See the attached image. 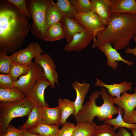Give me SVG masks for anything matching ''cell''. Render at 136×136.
<instances>
[{
    "instance_id": "6da1fadb",
    "label": "cell",
    "mask_w": 136,
    "mask_h": 136,
    "mask_svg": "<svg viewBox=\"0 0 136 136\" xmlns=\"http://www.w3.org/2000/svg\"><path fill=\"white\" fill-rule=\"evenodd\" d=\"M25 15L8 0L0 3V52H13L22 46L30 28Z\"/></svg>"
},
{
    "instance_id": "7a4b0ae2",
    "label": "cell",
    "mask_w": 136,
    "mask_h": 136,
    "mask_svg": "<svg viewBox=\"0 0 136 136\" xmlns=\"http://www.w3.org/2000/svg\"><path fill=\"white\" fill-rule=\"evenodd\" d=\"M136 35V14L130 13H112L108 25L98 32L92 48L109 42L117 50L127 48Z\"/></svg>"
},
{
    "instance_id": "3957f363",
    "label": "cell",
    "mask_w": 136,
    "mask_h": 136,
    "mask_svg": "<svg viewBox=\"0 0 136 136\" xmlns=\"http://www.w3.org/2000/svg\"><path fill=\"white\" fill-rule=\"evenodd\" d=\"M111 97L105 88H101L99 92L94 91L82 109L74 116L75 120L77 122L93 124V120L95 117L100 121L112 118L114 115L118 114L119 109L112 103Z\"/></svg>"
},
{
    "instance_id": "277c9868",
    "label": "cell",
    "mask_w": 136,
    "mask_h": 136,
    "mask_svg": "<svg viewBox=\"0 0 136 136\" xmlns=\"http://www.w3.org/2000/svg\"><path fill=\"white\" fill-rule=\"evenodd\" d=\"M35 105L27 97L19 101L5 103L0 101V135L4 134L12 120L28 116Z\"/></svg>"
},
{
    "instance_id": "5b68a950",
    "label": "cell",
    "mask_w": 136,
    "mask_h": 136,
    "mask_svg": "<svg viewBox=\"0 0 136 136\" xmlns=\"http://www.w3.org/2000/svg\"><path fill=\"white\" fill-rule=\"evenodd\" d=\"M50 0L28 1V11L32 19L31 33L36 38L45 41L47 32L45 12Z\"/></svg>"
},
{
    "instance_id": "8992f818",
    "label": "cell",
    "mask_w": 136,
    "mask_h": 136,
    "mask_svg": "<svg viewBox=\"0 0 136 136\" xmlns=\"http://www.w3.org/2000/svg\"><path fill=\"white\" fill-rule=\"evenodd\" d=\"M29 70L25 75L21 76L14 86L19 89L26 96L30 93L36 83L37 79L44 76V72L39 64L35 62L29 65Z\"/></svg>"
},
{
    "instance_id": "52a82bcc",
    "label": "cell",
    "mask_w": 136,
    "mask_h": 136,
    "mask_svg": "<svg viewBox=\"0 0 136 136\" xmlns=\"http://www.w3.org/2000/svg\"><path fill=\"white\" fill-rule=\"evenodd\" d=\"M74 19L78 21L87 31L93 35V43L96 41V35L106 26L100 19L92 11L87 13H77Z\"/></svg>"
},
{
    "instance_id": "ba28073f",
    "label": "cell",
    "mask_w": 136,
    "mask_h": 136,
    "mask_svg": "<svg viewBox=\"0 0 136 136\" xmlns=\"http://www.w3.org/2000/svg\"><path fill=\"white\" fill-rule=\"evenodd\" d=\"M43 51L39 44L32 42L24 49L13 52L11 55L13 62L28 66L33 58L42 54Z\"/></svg>"
},
{
    "instance_id": "9c48e42d",
    "label": "cell",
    "mask_w": 136,
    "mask_h": 136,
    "mask_svg": "<svg viewBox=\"0 0 136 136\" xmlns=\"http://www.w3.org/2000/svg\"><path fill=\"white\" fill-rule=\"evenodd\" d=\"M34 61L43 69L44 76L50 82V87L55 89V84H59L58 75L53 59L48 54L44 53L35 57Z\"/></svg>"
},
{
    "instance_id": "30bf717a",
    "label": "cell",
    "mask_w": 136,
    "mask_h": 136,
    "mask_svg": "<svg viewBox=\"0 0 136 136\" xmlns=\"http://www.w3.org/2000/svg\"><path fill=\"white\" fill-rule=\"evenodd\" d=\"M134 93L132 94H129L124 91L120 97L111 98V101L114 104L117 105L118 107L123 110V119L126 122H127L136 108V86L134 88Z\"/></svg>"
},
{
    "instance_id": "8fae6325",
    "label": "cell",
    "mask_w": 136,
    "mask_h": 136,
    "mask_svg": "<svg viewBox=\"0 0 136 136\" xmlns=\"http://www.w3.org/2000/svg\"><path fill=\"white\" fill-rule=\"evenodd\" d=\"M50 85V82L44 76L38 78L26 97L28 98L35 106L41 108L49 107V105L45 100L44 93L46 88Z\"/></svg>"
},
{
    "instance_id": "7c38bea8",
    "label": "cell",
    "mask_w": 136,
    "mask_h": 136,
    "mask_svg": "<svg viewBox=\"0 0 136 136\" xmlns=\"http://www.w3.org/2000/svg\"><path fill=\"white\" fill-rule=\"evenodd\" d=\"M93 38V34L88 31L76 33L73 36L71 42L66 44L63 49L67 52H80L88 46Z\"/></svg>"
},
{
    "instance_id": "4fadbf2b",
    "label": "cell",
    "mask_w": 136,
    "mask_h": 136,
    "mask_svg": "<svg viewBox=\"0 0 136 136\" xmlns=\"http://www.w3.org/2000/svg\"><path fill=\"white\" fill-rule=\"evenodd\" d=\"M103 52L107 58V64L112 69L116 70L118 66V62L121 61L128 66L132 65L133 63L123 58L117 50L112 47L109 42H105L98 47Z\"/></svg>"
},
{
    "instance_id": "5bb4252c",
    "label": "cell",
    "mask_w": 136,
    "mask_h": 136,
    "mask_svg": "<svg viewBox=\"0 0 136 136\" xmlns=\"http://www.w3.org/2000/svg\"><path fill=\"white\" fill-rule=\"evenodd\" d=\"M91 11L97 15L106 26L110 22L111 13L110 8L112 0H91Z\"/></svg>"
},
{
    "instance_id": "9a60e30c",
    "label": "cell",
    "mask_w": 136,
    "mask_h": 136,
    "mask_svg": "<svg viewBox=\"0 0 136 136\" xmlns=\"http://www.w3.org/2000/svg\"><path fill=\"white\" fill-rule=\"evenodd\" d=\"M61 23L67 44L71 42L76 33L87 31L77 21L67 17L63 16Z\"/></svg>"
},
{
    "instance_id": "2e32d148",
    "label": "cell",
    "mask_w": 136,
    "mask_h": 136,
    "mask_svg": "<svg viewBox=\"0 0 136 136\" xmlns=\"http://www.w3.org/2000/svg\"><path fill=\"white\" fill-rule=\"evenodd\" d=\"M96 81L95 83V86L107 89L109 94L112 98L120 97L123 92L131 90L132 87V83L126 81L119 83L111 85L106 84L97 78Z\"/></svg>"
},
{
    "instance_id": "e0dca14e",
    "label": "cell",
    "mask_w": 136,
    "mask_h": 136,
    "mask_svg": "<svg viewBox=\"0 0 136 136\" xmlns=\"http://www.w3.org/2000/svg\"><path fill=\"white\" fill-rule=\"evenodd\" d=\"M71 86L75 90L76 95V99L74 101L75 108V111L73 114L74 116L76 115L83 108V104L90 84L85 83V81L81 83L75 81L72 84Z\"/></svg>"
},
{
    "instance_id": "ac0fdd59",
    "label": "cell",
    "mask_w": 136,
    "mask_h": 136,
    "mask_svg": "<svg viewBox=\"0 0 136 136\" xmlns=\"http://www.w3.org/2000/svg\"><path fill=\"white\" fill-rule=\"evenodd\" d=\"M53 1L50 0L45 10V21L47 29L52 24L61 22L63 16Z\"/></svg>"
},
{
    "instance_id": "d6986e66",
    "label": "cell",
    "mask_w": 136,
    "mask_h": 136,
    "mask_svg": "<svg viewBox=\"0 0 136 136\" xmlns=\"http://www.w3.org/2000/svg\"><path fill=\"white\" fill-rule=\"evenodd\" d=\"M112 13H130L136 14V0H112Z\"/></svg>"
},
{
    "instance_id": "ffe728a7",
    "label": "cell",
    "mask_w": 136,
    "mask_h": 136,
    "mask_svg": "<svg viewBox=\"0 0 136 136\" xmlns=\"http://www.w3.org/2000/svg\"><path fill=\"white\" fill-rule=\"evenodd\" d=\"M26 97L25 95L15 87L11 88H0V101L5 103H14Z\"/></svg>"
},
{
    "instance_id": "44dd1931",
    "label": "cell",
    "mask_w": 136,
    "mask_h": 136,
    "mask_svg": "<svg viewBox=\"0 0 136 136\" xmlns=\"http://www.w3.org/2000/svg\"><path fill=\"white\" fill-rule=\"evenodd\" d=\"M41 109L43 123L60 126L61 112L59 106L54 108L46 107Z\"/></svg>"
},
{
    "instance_id": "7402d4cb",
    "label": "cell",
    "mask_w": 136,
    "mask_h": 136,
    "mask_svg": "<svg viewBox=\"0 0 136 136\" xmlns=\"http://www.w3.org/2000/svg\"><path fill=\"white\" fill-rule=\"evenodd\" d=\"M27 120L21 127L24 130H28L34 128L43 123L41 108L35 106L29 114Z\"/></svg>"
},
{
    "instance_id": "603a6c76",
    "label": "cell",
    "mask_w": 136,
    "mask_h": 136,
    "mask_svg": "<svg viewBox=\"0 0 136 136\" xmlns=\"http://www.w3.org/2000/svg\"><path fill=\"white\" fill-rule=\"evenodd\" d=\"M58 106L61 112V120L60 126L62 125L66 122L67 118L71 114L73 115L75 111L74 102L67 98L62 99L59 97L58 99Z\"/></svg>"
},
{
    "instance_id": "cb8c5ba5",
    "label": "cell",
    "mask_w": 136,
    "mask_h": 136,
    "mask_svg": "<svg viewBox=\"0 0 136 136\" xmlns=\"http://www.w3.org/2000/svg\"><path fill=\"white\" fill-rule=\"evenodd\" d=\"M55 125L42 123L37 127L28 130L33 133L38 134L41 136H58L59 129Z\"/></svg>"
},
{
    "instance_id": "d4e9b609",
    "label": "cell",
    "mask_w": 136,
    "mask_h": 136,
    "mask_svg": "<svg viewBox=\"0 0 136 136\" xmlns=\"http://www.w3.org/2000/svg\"><path fill=\"white\" fill-rule=\"evenodd\" d=\"M97 126L95 123L77 122L72 136H92Z\"/></svg>"
},
{
    "instance_id": "484cf974",
    "label": "cell",
    "mask_w": 136,
    "mask_h": 136,
    "mask_svg": "<svg viewBox=\"0 0 136 136\" xmlns=\"http://www.w3.org/2000/svg\"><path fill=\"white\" fill-rule=\"evenodd\" d=\"M119 112L117 117L114 118L107 119L103 121L105 124H108L113 125L115 130L120 127H125L130 129L134 128L136 129V124L131 123L125 121L123 119L122 116L124 114L123 110L119 108Z\"/></svg>"
},
{
    "instance_id": "4316f807",
    "label": "cell",
    "mask_w": 136,
    "mask_h": 136,
    "mask_svg": "<svg viewBox=\"0 0 136 136\" xmlns=\"http://www.w3.org/2000/svg\"><path fill=\"white\" fill-rule=\"evenodd\" d=\"M65 38L61 22L51 25L47 29L45 41H55Z\"/></svg>"
},
{
    "instance_id": "83f0119b",
    "label": "cell",
    "mask_w": 136,
    "mask_h": 136,
    "mask_svg": "<svg viewBox=\"0 0 136 136\" xmlns=\"http://www.w3.org/2000/svg\"><path fill=\"white\" fill-rule=\"evenodd\" d=\"M55 4L63 16L74 19L77 13L69 0H58Z\"/></svg>"
},
{
    "instance_id": "f1b7e54d",
    "label": "cell",
    "mask_w": 136,
    "mask_h": 136,
    "mask_svg": "<svg viewBox=\"0 0 136 136\" xmlns=\"http://www.w3.org/2000/svg\"><path fill=\"white\" fill-rule=\"evenodd\" d=\"M29 70L28 66L13 62L10 66L8 74L14 82L18 80L19 77L26 74Z\"/></svg>"
},
{
    "instance_id": "f546056e",
    "label": "cell",
    "mask_w": 136,
    "mask_h": 136,
    "mask_svg": "<svg viewBox=\"0 0 136 136\" xmlns=\"http://www.w3.org/2000/svg\"><path fill=\"white\" fill-rule=\"evenodd\" d=\"M75 8L77 13H87L91 11L92 5L90 0H69Z\"/></svg>"
},
{
    "instance_id": "4dcf8cb0",
    "label": "cell",
    "mask_w": 136,
    "mask_h": 136,
    "mask_svg": "<svg viewBox=\"0 0 136 136\" xmlns=\"http://www.w3.org/2000/svg\"><path fill=\"white\" fill-rule=\"evenodd\" d=\"M115 130L108 124L97 125L92 136H116Z\"/></svg>"
},
{
    "instance_id": "1f68e13d",
    "label": "cell",
    "mask_w": 136,
    "mask_h": 136,
    "mask_svg": "<svg viewBox=\"0 0 136 136\" xmlns=\"http://www.w3.org/2000/svg\"><path fill=\"white\" fill-rule=\"evenodd\" d=\"M11 56H8L7 53L0 52V72L9 74L10 66L13 63Z\"/></svg>"
},
{
    "instance_id": "d6a6232c",
    "label": "cell",
    "mask_w": 136,
    "mask_h": 136,
    "mask_svg": "<svg viewBox=\"0 0 136 136\" xmlns=\"http://www.w3.org/2000/svg\"><path fill=\"white\" fill-rule=\"evenodd\" d=\"M75 127L76 125L73 123L66 122L59 129L58 136H72Z\"/></svg>"
},
{
    "instance_id": "836d02e7",
    "label": "cell",
    "mask_w": 136,
    "mask_h": 136,
    "mask_svg": "<svg viewBox=\"0 0 136 136\" xmlns=\"http://www.w3.org/2000/svg\"><path fill=\"white\" fill-rule=\"evenodd\" d=\"M17 7L24 14L27 18H31V15L27 9L25 0H8Z\"/></svg>"
},
{
    "instance_id": "e575fe53",
    "label": "cell",
    "mask_w": 136,
    "mask_h": 136,
    "mask_svg": "<svg viewBox=\"0 0 136 136\" xmlns=\"http://www.w3.org/2000/svg\"><path fill=\"white\" fill-rule=\"evenodd\" d=\"M14 83L8 74H0V88H12L14 87Z\"/></svg>"
},
{
    "instance_id": "d590c367",
    "label": "cell",
    "mask_w": 136,
    "mask_h": 136,
    "mask_svg": "<svg viewBox=\"0 0 136 136\" xmlns=\"http://www.w3.org/2000/svg\"><path fill=\"white\" fill-rule=\"evenodd\" d=\"M0 136H23L22 131L12 125L8 126L5 133Z\"/></svg>"
},
{
    "instance_id": "8d00e7d4",
    "label": "cell",
    "mask_w": 136,
    "mask_h": 136,
    "mask_svg": "<svg viewBox=\"0 0 136 136\" xmlns=\"http://www.w3.org/2000/svg\"><path fill=\"white\" fill-rule=\"evenodd\" d=\"M116 136H131L129 132L123 127L119 128L118 131L116 133Z\"/></svg>"
},
{
    "instance_id": "74e56055",
    "label": "cell",
    "mask_w": 136,
    "mask_h": 136,
    "mask_svg": "<svg viewBox=\"0 0 136 136\" xmlns=\"http://www.w3.org/2000/svg\"><path fill=\"white\" fill-rule=\"evenodd\" d=\"M127 122L129 123L136 124V109L134 110Z\"/></svg>"
},
{
    "instance_id": "f35d334b",
    "label": "cell",
    "mask_w": 136,
    "mask_h": 136,
    "mask_svg": "<svg viewBox=\"0 0 136 136\" xmlns=\"http://www.w3.org/2000/svg\"><path fill=\"white\" fill-rule=\"evenodd\" d=\"M133 39L136 44V46L135 48H132L130 47H128L125 50V52L127 54H132L136 56V39Z\"/></svg>"
},
{
    "instance_id": "ab89813d",
    "label": "cell",
    "mask_w": 136,
    "mask_h": 136,
    "mask_svg": "<svg viewBox=\"0 0 136 136\" xmlns=\"http://www.w3.org/2000/svg\"><path fill=\"white\" fill-rule=\"evenodd\" d=\"M19 129L22 131L23 136H41L38 134L32 133L29 132L28 130H24L20 128Z\"/></svg>"
},
{
    "instance_id": "60d3db41",
    "label": "cell",
    "mask_w": 136,
    "mask_h": 136,
    "mask_svg": "<svg viewBox=\"0 0 136 136\" xmlns=\"http://www.w3.org/2000/svg\"><path fill=\"white\" fill-rule=\"evenodd\" d=\"M131 131L132 136H136V129L131 128L130 129Z\"/></svg>"
},
{
    "instance_id": "b9f144b4",
    "label": "cell",
    "mask_w": 136,
    "mask_h": 136,
    "mask_svg": "<svg viewBox=\"0 0 136 136\" xmlns=\"http://www.w3.org/2000/svg\"><path fill=\"white\" fill-rule=\"evenodd\" d=\"M133 39H136V35H135Z\"/></svg>"
}]
</instances>
